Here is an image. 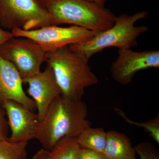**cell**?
Listing matches in <instances>:
<instances>
[{
    "label": "cell",
    "mask_w": 159,
    "mask_h": 159,
    "mask_svg": "<svg viewBox=\"0 0 159 159\" xmlns=\"http://www.w3.org/2000/svg\"><path fill=\"white\" fill-rule=\"evenodd\" d=\"M88 115L87 106L82 99L60 95L51 103L40 121L35 139L43 148L50 151L64 137H77L91 127Z\"/></svg>",
    "instance_id": "cell-1"
},
{
    "label": "cell",
    "mask_w": 159,
    "mask_h": 159,
    "mask_svg": "<svg viewBox=\"0 0 159 159\" xmlns=\"http://www.w3.org/2000/svg\"><path fill=\"white\" fill-rule=\"evenodd\" d=\"M87 57L70 46L47 53L46 62L53 70L61 95L70 99H82L87 88L97 84Z\"/></svg>",
    "instance_id": "cell-2"
},
{
    "label": "cell",
    "mask_w": 159,
    "mask_h": 159,
    "mask_svg": "<svg viewBox=\"0 0 159 159\" xmlns=\"http://www.w3.org/2000/svg\"><path fill=\"white\" fill-rule=\"evenodd\" d=\"M52 25L69 24L99 33L110 28L115 16L88 0H43Z\"/></svg>",
    "instance_id": "cell-3"
},
{
    "label": "cell",
    "mask_w": 159,
    "mask_h": 159,
    "mask_svg": "<svg viewBox=\"0 0 159 159\" xmlns=\"http://www.w3.org/2000/svg\"><path fill=\"white\" fill-rule=\"evenodd\" d=\"M147 11H139L132 15L122 14L115 16L113 25L105 31L97 33L91 39L80 43L70 45L73 50L80 52L89 59L94 54L109 48L131 49L137 46L138 38L147 32L146 26L135 24L147 17Z\"/></svg>",
    "instance_id": "cell-4"
},
{
    "label": "cell",
    "mask_w": 159,
    "mask_h": 159,
    "mask_svg": "<svg viewBox=\"0 0 159 159\" xmlns=\"http://www.w3.org/2000/svg\"><path fill=\"white\" fill-rule=\"evenodd\" d=\"M52 25L43 0H0V26L3 29L35 30Z\"/></svg>",
    "instance_id": "cell-5"
},
{
    "label": "cell",
    "mask_w": 159,
    "mask_h": 159,
    "mask_svg": "<svg viewBox=\"0 0 159 159\" xmlns=\"http://www.w3.org/2000/svg\"><path fill=\"white\" fill-rule=\"evenodd\" d=\"M0 56L12 64L22 79L37 75L46 62L47 53L30 39L15 37L0 46Z\"/></svg>",
    "instance_id": "cell-6"
},
{
    "label": "cell",
    "mask_w": 159,
    "mask_h": 159,
    "mask_svg": "<svg viewBox=\"0 0 159 159\" xmlns=\"http://www.w3.org/2000/svg\"><path fill=\"white\" fill-rule=\"evenodd\" d=\"M11 32L15 37H26L32 40L46 53L66 46L84 42L97 33L78 26L62 27L55 25L30 31L14 29Z\"/></svg>",
    "instance_id": "cell-7"
},
{
    "label": "cell",
    "mask_w": 159,
    "mask_h": 159,
    "mask_svg": "<svg viewBox=\"0 0 159 159\" xmlns=\"http://www.w3.org/2000/svg\"><path fill=\"white\" fill-rule=\"evenodd\" d=\"M112 63L111 71L117 82L127 85L139 71L149 68H159V50L134 51L131 49H120Z\"/></svg>",
    "instance_id": "cell-8"
},
{
    "label": "cell",
    "mask_w": 159,
    "mask_h": 159,
    "mask_svg": "<svg viewBox=\"0 0 159 159\" xmlns=\"http://www.w3.org/2000/svg\"><path fill=\"white\" fill-rule=\"evenodd\" d=\"M2 107L6 112L11 134L8 139L13 142H29L35 139L40 120L35 114L22 104L12 100L6 101Z\"/></svg>",
    "instance_id": "cell-9"
},
{
    "label": "cell",
    "mask_w": 159,
    "mask_h": 159,
    "mask_svg": "<svg viewBox=\"0 0 159 159\" xmlns=\"http://www.w3.org/2000/svg\"><path fill=\"white\" fill-rule=\"evenodd\" d=\"M23 82L29 86L27 92L35 102L40 121L51 103L61 95L53 70L47 65L44 70L33 77L23 79Z\"/></svg>",
    "instance_id": "cell-10"
},
{
    "label": "cell",
    "mask_w": 159,
    "mask_h": 159,
    "mask_svg": "<svg viewBox=\"0 0 159 159\" xmlns=\"http://www.w3.org/2000/svg\"><path fill=\"white\" fill-rule=\"evenodd\" d=\"M23 79L14 66L0 56V107L7 100L22 104L31 111L36 109L34 100L23 87Z\"/></svg>",
    "instance_id": "cell-11"
},
{
    "label": "cell",
    "mask_w": 159,
    "mask_h": 159,
    "mask_svg": "<svg viewBox=\"0 0 159 159\" xmlns=\"http://www.w3.org/2000/svg\"><path fill=\"white\" fill-rule=\"evenodd\" d=\"M107 133L103 152L106 159H137L135 148L126 135L115 130Z\"/></svg>",
    "instance_id": "cell-12"
},
{
    "label": "cell",
    "mask_w": 159,
    "mask_h": 159,
    "mask_svg": "<svg viewBox=\"0 0 159 159\" xmlns=\"http://www.w3.org/2000/svg\"><path fill=\"white\" fill-rule=\"evenodd\" d=\"M107 133L103 128L86 129L77 137V142L82 148L91 149L103 153Z\"/></svg>",
    "instance_id": "cell-13"
},
{
    "label": "cell",
    "mask_w": 159,
    "mask_h": 159,
    "mask_svg": "<svg viewBox=\"0 0 159 159\" xmlns=\"http://www.w3.org/2000/svg\"><path fill=\"white\" fill-rule=\"evenodd\" d=\"M80 148L77 137H65L55 144L49 155L51 159H77Z\"/></svg>",
    "instance_id": "cell-14"
},
{
    "label": "cell",
    "mask_w": 159,
    "mask_h": 159,
    "mask_svg": "<svg viewBox=\"0 0 159 159\" xmlns=\"http://www.w3.org/2000/svg\"><path fill=\"white\" fill-rule=\"evenodd\" d=\"M28 142L0 140V159H27Z\"/></svg>",
    "instance_id": "cell-15"
},
{
    "label": "cell",
    "mask_w": 159,
    "mask_h": 159,
    "mask_svg": "<svg viewBox=\"0 0 159 159\" xmlns=\"http://www.w3.org/2000/svg\"><path fill=\"white\" fill-rule=\"evenodd\" d=\"M115 111L119 116L128 123L132 125L141 126L150 134L151 136L157 143H159V117L145 122H138L131 120L126 116L125 113L119 108H115Z\"/></svg>",
    "instance_id": "cell-16"
},
{
    "label": "cell",
    "mask_w": 159,
    "mask_h": 159,
    "mask_svg": "<svg viewBox=\"0 0 159 159\" xmlns=\"http://www.w3.org/2000/svg\"><path fill=\"white\" fill-rule=\"evenodd\" d=\"M134 148L141 159H159L157 152L150 143H140Z\"/></svg>",
    "instance_id": "cell-17"
},
{
    "label": "cell",
    "mask_w": 159,
    "mask_h": 159,
    "mask_svg": "<svg viewBox=\"0 0 159 159\" xmlns=\"http://www.w3.org/2000/svg\"><path fill=\"white\" fill-rule=\"evenodd\" d=\"M77 159H106L104 154L96 151L80 148Z\"/></svg>",
    "instance_id": "cell-18"
},
{
    "label": "cell",
    "mask_w": 159,
    "mask_h": 159,
    "mask_svg": "<svg viewBox=\"0 0 159 159\" xmlns=\"http://www.w3.org/2000/svg\"><path fill=\"white\" fill-rule=\"evenodd\" d=\"M6 116V112L0 107V140L8 138L9 127Z\"/></svg>",
    "instance_id": "cell-19"
},
{
    "label": "cell",
    "mask_w": 159,
    "mask_h": 159,
    "mask_svg": "<svg viewBox=\"0 0 159 159\" xmlns=\"http://www.w3.org/2000/svg\"><path fill=\"white\" fill-rule=\"evenodd\" d=\"M13 34L11 31H9L4 30L0 26V46L2 45L6 41L13 37Z\"/></svg>",
    "instance_id": "cell-20"
},
{
    "label": "cell",
    "mask_w": 159,
    "mask_h": 159,
    "mask_svg": "<svg viewBox=\"0 0 159 159\" xmlns=\"http://www.w3.org/2000/svg\"><path fill=\"white\" fill-rule=\"evenodd\" d=\"M31 159H51L49 151L42 148L37 152Z\"/></svg>",
    "instance_id": "cell-21"
},
{
    "label": "cell",
    "mask_w": 159,
    "mask_h": 159,
    "mask_svg": "<svg viewBox=\"0 0 159 159\" xmlns=\"http://www.w3.org/2000/svg\"><path fill=\"white\" fill-rule=\"evenodd\" d=\"M88 1L96 3L101 7H104L105 3L107 0H88Z\"/></svg>",
    "instance_id": "cell-22"
}]
</instances>
